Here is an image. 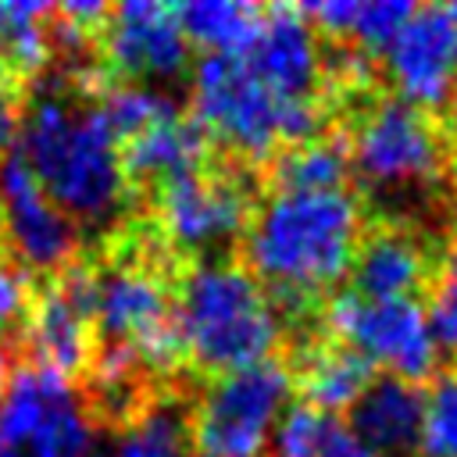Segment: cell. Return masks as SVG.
Here are the masks:
<instances>
[{
    "mask_svg": "<svg viewBox=\"0 0 457 457\" xmlns=\"http://www.w3.org/2000/svg\"><path fill=\"white\" fill-rule=\"evenodd\" d=\"M250 75L271 89L286 104H318V82H321V50L314 25L303 18L300 7L278 4L264 7V18L246 43L243 54H236Z\"/></svg>",
    "mask_w": 457,
    "mask_h": 457,
    "instance_id": "12",
    "label": "cell"
},
{
    "mask_svg": "<svg viewBox=\"0 0 457 457\" xmlns=\"http://www.w3.org/2000/svg\"><path fill=\"white\" fill-rule=\"evenodd\" d=\"M450 186H453V193H457V157L450 161Z\"/></svg>",
    "mask_w": 457,
    "mask_h": 457,
    "instance_id": "34",
    "label": "cell"
},
{
    "mask_svg": "<svg viewBox=\"0 0 457 457\" xmlns=\"http://www.w3.org/2000/svg\"><path fill=\"white\" fill-rule=\"evenodd\" d=\"M0 457H29V453L18 450V446H0Z\"/></svg>",
    "mask_w": 457,
    "mask_h": 457,
    "instance_id": "31",
    "label": "cell"
},
{
    "mask_svg": "<svg viewBox=\"0 0 457 457\" xmlns=\"http://www.w3.org/2000/svg\"><path fill=\"white\" fill-rule=\"evenodd\" d=\"M89 457H118V453H114V446H93Z\"/></svg>",
    "mask_w": 457,
    "mask_h": 457,
    "instance_id": "30",
    "label": "cell"
},
{
    "mask_svg": "<svg viewBox=\"0 0 457 457\" xmlns=\"http://www.w3.org/2000/svg\"><path fill=\"white\" fill-rule=\"evenodd\" d=\"M400 100L439 107L457 79V21L446 7H418L386 50Z\"/></svg>",
    "mask_w": 457,
    "mask_h": 457,
    "instance_id": "13",
    "label": "cell"
},
{
    "mask_svg": "<svg viewBox=\"0 0 457 457\" xmlns=\"http://www.w3.org/2000/svg\"><path fill=\"white\" fill-rule=\"evenodd\" d=\"M71 393V378L39 368V364H18L7 371L4 396H0V446H25L46 411Z\"/></svg>",
    "mask_w": 457,
    "mask_h": 457,
    "instance_id": "17",
    "label": "cell"
},
{
    "mask_svg": "<svg viewBox=\"0 0 457 457\" xmlns=\"http://www.w3.org/2000/svg\"><path fill=\"white\" fill-rule=\"evenodd\" d=\"M32 275L25 264H18L4 246H0V339L21 336L29 303H32Z\"/></svg>",
    "mask_w": 457,
    "mask_h": 457,
    "instance_id": "26",
    "label": "cell"
},
{
    "mask_svg": "<svg viewBox=\"0 0 457 457\" xmlns=\"http://www.w3.org/2000/svg\"><path fill=\"white\" fill-rule=\"evenodd\" d=\"M361 246V207L346 189L271 193L243 232L246 268L268 282L271 303L303 311L336 286Z\"/></svg>",
    "mask_w": 457,
    "mask_h": 457,
    "instance_id": "2",
    "label": "cell"
},
{
    "mask_svg": "<svg viewBox=\"0 0 457 457\" xmlns=\"http://www.w3.org/2000/svg\"><path fill=\"white\" fill-rule=\"evenodd\" d=\"M207 154L211 139L193 121V114H182V107L146 125L143 132L121 139V168L132 193H150L182 171L204 168Z\"/></svg>",
    "mask_w": 457,
    "mask_h": 457,
    "instance_id": "14",
    "label": "cell"
},
{
    "mask_svg": "<svg viewBox=\"0 0 457 457\" xmlns=\"http://www.w3.org/2000/svg\"><path fill=\"white\" fill-rule=\"evenodd\" d=\"M175 325L186 364L228 375L271 361L278 311L253 271L228 257L189 261L175 286Z\"/></svg>",
    "mask_w": 457,
    "mask_h": 457,
    "instance_id": "3",
    "label": "cell"
},
{
    "mask_svg": "<svg viewBox=\"0 0 457 457\" xmlns=\"http://www.w3.org/2000/svg\"><path fill=\"white\" fill-rule=\"evenodd\" d=\"M14 143L43 193L75 225H104L125 207L132 189L121 143L96 96L71 79L25 100Z\"/></svg>",
    "mask_w": 457,
    "mask_h": 457,
    "instance_id": "1",
    "label": "cell"
},
{
    "mask_svg": "<svg viewBox=\"0 0 457 457\" xmlns=\"http://www.w3.org/2000/svg\"><path fill=\"white\" fill-rule=\"evenodd\" d=\"M453 118H457V86H453Z\"/></svg>",
    "mask_w": 457,
    "mask_h": 457,
    "instance_id": "35",
    "label": "cell"
},
{
    "mask_svg": "<svg viewBox=\"0 0 457 457\" xmlns=\"http://www.w3.org/2000/svg\"><path fill=\"white\" fill-rule=\"evenodd\" d=\"M96 64L132 86L175 82L189 68V39L171 4L129 0L111 7L96 36Z\"/></svg>",
    "mask_w": 457,
    "mask_h": 457,
    "instance_id": "10",
    "label": "cell"
},
{
    "mask_svg": "<svg viewBox=\"0 0 457 457\" xmlns=\"http://www.w3.org/2000/svg\"><path fill=\"white\" fill-rule=\"evenodd\" d=\"M325 321L332 336L357 350L371 368L382 364L389 375L418 382L436 371L439 361V339L432 328L428 311L414 300H368L353 289L332 296L325 307Z\"/></svg>",
    "mask_w": 457,
    "mask_h": 457,
    "instance_id": "8",
    "label": "cell"
},
{
    "mask_svg": "<svg viewBox=\"0 0 457 457\" xmlns=\"http://www.w3.org/2000/svg\"><path fill=\"white\" fill-rule=\"evenodd\" d=\"M96 271L93 261L75 257L68 268L46 275L32 289L29 318L21 339L29 346V364L50 368L64 378L86 375L96 346Z\"/></svg>",
    "mask_w": 457,
    "mask_h": 457,
    "instance_id": "9",
    "label": "cell"
},
{
    "mask_svg": "<svg viewBox=\"0 0 457 457\" xmlns=\"http://www.w3.org/2000/svg\"><path fill=\"white\" fill-rule=\"evenodd\" d=\"M321 118V104H286L264 89L236 54H207L193 68V121L246 161L318 139Z\"/></svg>",
    "mask_w": 457,
    "mask_h": 457,
    "instance_id": "4",
    "label": "cell"
},
{
    "mask_svg": "<svg viewBox=\"0 0 457 457\" xmlns=\"http://www.w3.org/2000/svg\"><path fill=\"white\" fill-rule=\"evenodd\" d=\"M4 382H7V361H4V350H0V396H4Z\"/></svg>",
    "mask_w": 457,
    "mask_h": 457,
    "instance_id": "33",
    "label": "cell"
},
{
    "mask_svg": "<svg viewBox=\"0 0 457 457\" xmlns=\"http://www.w3.org/2000/svg\"><path fill=\"white\" fill-rule=\"evenodd\" d=\"M0 232L7 253L43 278L68 268L79 250V225L43 193L18 150L0 161Z\"/></svg>",
    "mask_w": 457,
    "mask_h": 457,
    "instance_id": "11",
    "label": "cell"
},
{
    "mask_svg": "<svg viewBox=\"0 0 457 457\" xmlns=\"http://www.w3.org/2000/svg\"><path fill=\"white\" fill-rule=\"evenodd\" d=\"M118 457H193L189 411L175 396L154 393L125 425L114 443Z\"/></svg>",
    "mask_w": 457,
    "mask_h": 457,
    "instance_id": "19",
    "label": "cell"
},
{
    "mask_svg": "<svg viewBox=\"0 0 457 457\" xmlns=\"http://www.w3.org/2000/svg\"><path fill=\"white\" fill-rule=\"evenodd\" d=\"M289 393L293 371L278 361L214 375L189 411L193 457H261Z\"/></svg>",
    "mask_w": 457,
    "mask_h": 457,
    "instance_id": "5",
    "label": "cell"
},
{
    "mask_svg": "<svg viewBox=\"0 0 457 457\" xmlns=\"http://www.w3.org/2000/svg\"><path fill=\"white\" fill-rule=\"evenodd\" d=\"M146 196L154 204L150 221L157 236L168 243L175 257L186 253L189 261L214 257L211 250L243 236L253 218L243 175L214 171L207 164L161 182Z\"/></svg>",
    "mask_w": 457,
    "mask_h": 457,
    "instance_id": "6",
    "label": "cell"
},
{
    "mask_svg": "<svg viewBox=\"0 0 457 457\" xmlns=\"http://www.w3.org/2000/svg\"><path fill=\"white\" fill-rule=\"evenodd\" d=\"M450 271H457V232H453V243H450Z\"/></svg>",
    "mask_w": 457,
    "mask_h": 457,
    "instance_id": "32",
    "label": "cell"
},
{
    "mask_svg": "<svg viewBox=\"0 0 457 457\" xmlns=\"http://www.w3.org/2000/svg\"><path fill=\"white\" fill-rule=\"evenodd\" d=\"M425 393L418 382L396 375H375L371 386L350 407L346 428L378 457H407L418 453Z\"/></svg>",
    "mask_w": 457,
    "mask_h": 457,
    "instance_id": "15",
    "label": "cell"
},
{
    "mask_svg": "<svg viewBox=\"0 0 457 457\" xmlns=\"http://www.w3.org/2000/svg\"><path fill=\"white\" fill-rule=\"evenodd\" d=\"M346 150L361 182L375 193L425 189L446 164L443 139L432 118L400 96L371 104L361 114Z\"/></svg>",
    "mask_w": 457,
    "mask_h": 457,
    "instance_id": "7",
    "label": "cell"
},
{
    "mask_svg": "<svg viewBox=\"0 0 457 457\" xmlns=\"http://www.w3.org/2000/svg\"><path fill=\"white\" fill-rule=\"evenodd\" d=\"M21 111H25V86L0 61V161H4V154H11V143L18 139Z\"/></svg>",
    "mask_w": 457,
    "mask_h": 457,
    "instance_id": "27",
    "label": "cell"
},
{
    "mask_svg": "<svg viewBox=\"0 0 457 457\" xmlns=\"http://www.w3.org/2000/svg\"><path fill=\"white\" fill-rule=\"evenodd\" d=\"M328 414L311 403H289L271 432V457H318V446L328 428Z\"/></svg>",
    "mask_w": 457,
    "mask_h": 457,
    "instance_id": "24",
    "label": "cell"
},
{
    "mask_svg": "<svg viewBox=\"0 0 457 457\" xmlns=\"http://www.w3.org/2000/svg\"><path fill=\"white\" fill-rule=\"evenodd\" d=\"M432 328H436V339L446 343L450 350H457V271H446L443 286L436 289V300H432Z\"/></svg>",
    "mask_w": 457,
    "mask_h": 457,
    "instance_id": "28",
    "label": "cell"
},
{
    "mask_svg": "<svg viewBox=\"0 0 457 457\" xmlns=\"http://www.w3.org/2000/svg\"><path fill=\"white\" fill-rule=\"evenodd\" d=\"M175 11H179L182 36L204 46L207 54H243L264 18V7L232 4V0H196Z\"/></svg>",
    "mask_w": 457,
    "mask_h": 457,
    "instance_id": "20",
    "label": "cell"
},
{
    "mask_svg": "<svg viewBox=\"0 0 457 457\" xmlns=\"http://www.w3.org/2000/svg\"><path fill=\"white\" fill-rule=\"evenodd\" d=\"M93 425H96V418H93L89 403H82L71 389L46 411V418L39 421V428L32 432L25 450H29V457H89Z\"/></svg>",
    "mask_w": 457,
    "mask_h": 457,
    "instance_id": "22",
    "label": "cell"
},
{
    "mask_svg": "<svg viewBox=\"0 0 457 457\" xmlns=\"http://www.w3.org/2000/svg\"><path fill=\"white\" fill-rule=\"evenodd\" d=\"M425 275L428 253L403 228H378L364 236L350 264V286L368 300H403L425 282Z\"/></svg>",
    "mask_w": 457,
    "mask_h": 457,
    "instance_id": "16",
    "label": "cell"
},
{
    "mask_svg": "<svg viewBox=\"0 0 457 457\" xmlns=\"http://www.w3.org/2000/svg\"><path fill=\"white\" fill-rule=\"evenodd\" d=\"M418 453L421 457H457V368L439 371L425 393Z\"/></svg>",
    "mask_w": 457,
    "mask_h": 457,
    "instance_id": "23",
    "label": "cell"
},
{
    "mask_svg": "<svg viewBox=\"0 0 457 457\" xmlns=\"http://www.w3.org/2000/svg\"><path fill=\"white\" fill-rule=\"evenodd\" d=\"M375 368L350 346L332 343V346H318L311 353L300 357V389H303V403L318 407V411H350L357 403V396L371 386Z\"/></svg>",
    "mask_w": 457,
    "mask_h": 457,
    "instance_id": "18",
    "label": "cell"
},
{
    "mask_svg": "<svg viewBox=\"0 0 457 457\" xmlns=\"http://www.w3.org/2000/svg\"><path fill=\"white\" fill-rule=\"evenodd\" d=\"M418 7L407 0H371V4H353V21L350 32L361 50H389L400 29L411 21Z\"/></svg>",
    "mask_w": 457,
    "mask_h": 457,
    "instance_id": "25",
    "label": "cell"
},
{
    "mask_svg": "<svg viewBox=\"0 0 457 457\" xmlns=\"http://www.w3.org/2000/svg\"><path fill=\"white\" fill-rule=\"evenodd\" d=\"M318 457H378V453H371L343 421H328V428H325V439H321V446H318Z\"/></svg>",
    "mask_w": 457,
    "mask_h": 457,
    "instance_id": "29",
    "label": "cell"
},
{
    "mask_svg": "<svg viewBox=\"0 0 457 457\" xmlns=\"http://www.w3.org/2000/svg\"><path fill=\"white\" fill-rule=\"evenodd\" d=\"M350 168V150L339 139H307L286 146L271 157V186L275 193H325L343 189Z\"/></svg>",
    "mask_w": 457,
    "mask_h": 457,
    "instance_id": "21",
    "label": "cell"
}]
</instances>
